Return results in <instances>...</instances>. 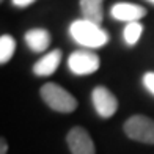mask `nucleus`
<instances>
[{
	"instance_id": "f8f14e48",
	"label": "nucleus",
	"mask_w": 154,
	"mask_h": 154,
	"mask_svg": "<svg viewBox=\"0 0 154 154\" xmlns=\"http://www.w3.org/2000/svg\"><path fill=\"white\" fill-rule=\"evenodd\" d=\"M143 33V25L140 22H129L126 24L123 30V39L128 46H135L138 43V39L142 38Z\"/></svg>"
},
{
	"instance_id": "1a4fd4ad",
	"label": "nucleus",
	"mask_w": 154,
	"mask_h": 154,
	"mask_svg": "<svg viewBox=\"0 0 154 154\" xmlns=\"http://www.w3.org/2000/svg\"><path fill=\"white\" fill-rule=\"evenodd\" d=\"M25 44L32 52H44L52 43V36L46 29H32L25 33Z\"/></svg>"
},
{
	"instance_id": "f3484780",
	"label": "nucleus",
	"mask_w": 154,
	"mask_h": 154,
	"mask_svg": "<svg viewBox=\"0 0 154 154\" xmlns=\"http://www.w3.org/2000/svg\"><path fill=\"white\" fill-rule=\"evenodd\" d=\"M2 2H3V0H2Z\"/></svg>"
},
{
	"instance_id": "6e6552de",
	"label": "nucleus",
	"mask_w": 154,
	"mask_h": 154,
	"mask_svg": "<svg viewBox=\"0 0 154 154\" xmlns=\"http://www.w3.org/2000/svg\"><path fill=\"white\" fill-rule=\"evenodd\" d=\"M60 61H61V51L60 49H54V51L43 55V57L33 65V74L38 75V77L52 75L57 71V68L60 66Z\"/></svg>"
},
{
	"instance_id": "20e7f679",
	"label": "nucleus",
	"mask_w": 154,
	"mask_h": 154,
	"mask_svg": "<svg viewBox=\"0 0 154 154\" xmlns=\"http://www.w3.org/2000/svg\"><path fill=\"white\" fill-rule=\"evenodd\" d=\"M101 66L99 55L90 49L74 51L68 58V69L74 75H90L96 72Z\"/></svg>"
},
{
	"instance_id": "dca6fc26",
	"label": "nucleus",
	"mask_w": 154,
	"mask_h": 154,
	"mask_svg": "<svg viewBox=\"0 0 154 154\" xmlns=\"http://www.w3.org/2000/svg\"><path fill=\"white\" fill-rule=\"evenodd\" d=\"M148 2H149V3H152V5H154V0H148Z\"/></svg>"
},
{
	"instance_id": "f03ea898",
	"label": "nucleus",
	"mask_w": 154,
	"mask_h": 154,
	"mask_svg": "<svg viewBox=\"0 0 154 154\" xmlns=\"http://www.w3.org/2000/svg\"><path fill=\"white\" fill-rule=\"evenodd\" d=\"M39 94L41 99L58 113H72L77 109V99L58 83L54 82L44 83L39 90Z\"/></svg>"
},
{
	"instance_id": "7ed1b4c3",
	"label": "nucleus",
	"mask_w": 154,
	"mask_h": 154,
	"mask_svg": "<svg viewBox=\"0 0 154 154\" xmlns=\"http://www.w3.org/2000/svg\"><path fill=\"white\" fill-rule=\"evenodd\" d=\"M124 134L131 140H135L140 143L154 145V120L145 115H134L126 120Z\"/></svg>"
},
{
	"instance_id": "423d86ee",
	"label": "nucleus",
	"mask_w": 154,
	"mask_h": 154,
	"mask_svg": "<svg viewBox=\"0 0 154 154\" xmlns=\"http://www.w3.org/2000/svg\"><path fill=\"white\" fill-rule=\"evenodd\" d=\"M66 143L71 154H96V146L88 131L82 126H75L66 135Z\"/></svg>"
},
{
	"instance_id": "0eeeda50",
	"label": "nucleus",
	"mask_w": 154,
	"mask_h": 154,
	"mask_svg": "<svg viewBox=\"0 0 154 154\" xmlns=\"http://www.w3.org/2000/svg\"><path fill=\"white\" fill-rule=\"evenodd\" d=\"M110 16L115 20H121V22H138L140 19L146 16V10L140 5L135 3H128V2H120L115 3L110 8Z\"/></svg>"
},
{
	"instance_id": "2eb2a0df",
	"label": "nucleus",
	"mask_w": 154,
	"mask_h": 154,
	"mask_svg": "<svg viewBox=\"0 0 154 154\" xmlns=\"http://www.w3.org/2000/svg\"><path fill=\"white\" fill-rule=\"evenodd\" d=\"M6 151H8V143L5 138H2L0 140V154H6Z\"/></svg>"
},
{
	"instance_id": "ddd939ff",
	"label": "nucleus",
	"mask_w": 154,
	"mask_h": 154,
	"mask_svg": "<svg viewBox=\"0 0 154 154\" xmlns=\"http://www.w3.org/2000/svg\"><path fill=\"white\" fill-rule=\"evenodd\" d=\"M143 85L154 96V71H149L143 75Z\"/></svg>"
},
{
	"instance_id": "9b49d317",
	"label": "nucleus",
	"mask_w": 154,
	"mask_h": 154,
	"mask_svg": "<svg viewBox=\"0 0 154 154\" xmlns=\"http://www.w3.org/2000/svg\"><path fill=\"white\" fill-rule=\"evenodd\" d=\"M16 52V39L11 35H2L0 36V63H8Z\"/></svg>"
},
{
	"instance_id": "9d476101",
	"label": "nucleus",
	"mask_w": 154,
	"mask_h": 154,
	"mask_svg": "<svg viewBox=\"0 0 154 154\" xmlns=\"http://www.w3.org/2000/svg\"><path fill=\"white\" fill-rule=\"evenodd\" d=\"M79 5L83 19L101 25L104 19V0H80Z\"/></svg>"
},
{
	"instance_id": "39448f33",
	"label": "nucleus",
	"mask_w": 154,
	"mask_h": 154,
	"mask_svg": "<svg viewBox=\"0 0 154 154\" xmlns=\"http://www.w3.org/2000/svg\"><path fill=\"white\" fill-rule=\"evenodd\" d=\"M91 102L96 113L101 118H110L118 110V99L107 87H96L91 91Z\"/></svg>"
},
{
	"instance_id": "4468645a",
	"label": "nucleus",
	"mask_w": 154,
	"mask_h": 154,
	"mask_svg": "<svg viewBox=\"0 0 154 154\" xmlns=\"http://www.w3.org/2000/svg\"><path fill=\"white\" fill-rule=\"evenodd\" d=\"M36 0H11V3L16 6V8H27L32 3H35Z\"/></svg>"
},
{
	"instance_id": "f257e3e1",
	"label": "nucleus",
	"mask_w": 154,
	"mask_h": 154,
	"mask_svg": "<svg viewBox=\"0 0 154 154\" xmlns=\"http://www.w3.org/2000/svg\"><path fill=\"white\" fill-rule=\"evenodd\" d=\"M69 36L74 43L85 49H99L106 46L110 39L107 30H104L99 24L91 22L88 19H75L69 25Z\"/></svg>"
}]
</instances>
